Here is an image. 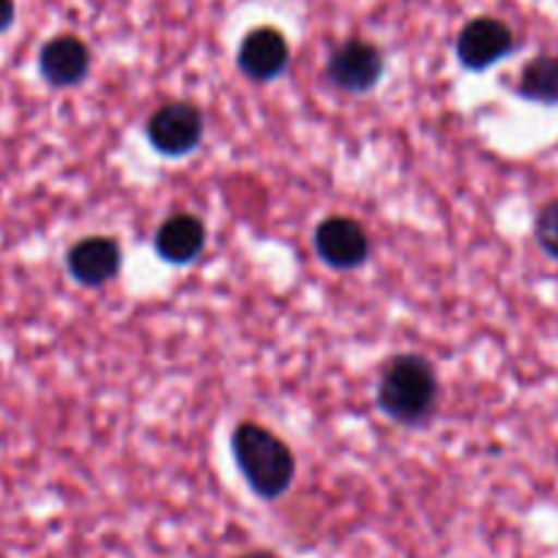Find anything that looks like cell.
<instances>
[{
  "label": "cell",
  "instance_id": "6da1fadb",
  "mask_svg": "<svg viewBox=\"0 0 558 558\" xmlns=\"http://www.w3.org/2000/svg\"><path fill=\"white\" fill-rule=\"evenodd\" d=\"M233 454L252 490L268 501L282 496L296 476V460L288 444L255 422L235 427Z\"/></svg>",
  "mask_w": 558,
  "mask_h": 558
},
{
  "label": "cell",
  "instance_id": "7a4b0ae2",
  "mask_svg": "<svg viewBox=\"0 0 558 558\" xmlns=\"http://www.w3.org/2000/svg\"><path fill=\"white\" fill-rule=\"evenodd\" d=\"M438 397L436 369L422 356H397L386 364L378 384V405L386 416L413 425L433 411Z\"/></svg>",
  "mask_w": 558,
  "mask_h": 558
},
{
  "label": "cell",
  "instance_id": "3957f363",
  "mask_svg": "<svg viewBox=\"0 0 558 558\" xmlns=\"http://www.w3.org/2000/svg\"><path fill=\"white\" fill-rule=\"evenodd\" d=\"M203 112L190 101H168L148 118V140L165 157H186L203 140Z\"/></svg>",
  "mask_w": 558,
  "mask_h": 558
},
{
  "label": "cell",
  "instance_id": "277c9868",
  "mask_svg": "<svg viewBox=\"0 0 558 558\" xmlns=\"http://www.w3.org/2000/svg\"><path fill=\"white\" fill-rule=\"evenodd\" d=\"M326 74L337 88L348 90V94H364V90L375 88L384 74V56L369 41L351 39L331 52Z\"/></svg>",
  "mask_w": 558,
  "mask_h": 558
},
{
  "label": "cell",
  "instance_id": "5b68a950",
  "mask_svg": "<svg viewBox=\"0 0 558 558\" xmlns=\"http://www.w3.org/2000/svg\"><path fill=\"white\" fill-rule=\"evenodd\" d=\"M458 58L465 69H490L501 58H507L514 47V36L509 25L496 17H476L460 31L458 36Z\"/></svg>",
  "mask_w": 558,
  "mask_h": 558
},
{
  "label": "cell",
  "instance_id": "8992f818",
  "mask_svg": "<svg viewBox=\"0 0 558 558\" xmlns=\"http://www.w3.org/2000/svg\"><path fill=\"white\" fill-rule=\"evenodd\" d=\"M315 250L331 268H356L367 260L369 239L356 219L331 217L315 230Z\"/></svg>",
  "mask_w": 558,
  "mask_h": 558
},
{
  "label": "cell",
  "instance_id": "52a82bcc",
  "mask_svg": "<svg viewBox=\"0 0 558 558\" xmlns=\"http://www.w3.org/2000/svg\"><path fill=\"white\" fill-rule=\"evenodd\" d=\"M90 50L77 36H56L39 52V72L52 88H74L88 77Z\"/></svg>",
  "mask_w": 558,
  "mask_h": 558
},
{
  "label": "cell",
  "instance_id": "ba28073f",
  "mask_svg": "<svg viewBox=\"0 0 558 558\" xmlns=\"http://www.w3.org/2000/svg\"><path fill=\"white\" fill-rule=\"evenodd\" d=\"M291 61V47L286 36L274 28H257L244 36L239 47V66L250 80L266 83L279 77Z\"/></svg>",
  "mask_w": 558,
  "mask_h": 558
},
{
  "label": "cell",
  "instance_id": "9c48e42d",
  "mask_svg": "<svg viewBox=\"0 0 558 558\" xmlns=\"http://www.w3.org/2000/svg\"><path fill=\"white\" fill-rule=\"evenodd\" d=\"M66 266L80 286L99 288L110 282L121 268V246L107 235H90L69 250Z\"/></svg>",
  "mask_w": 558,
  "mask_h": 558
},
{
  "label": "cell",
  "instance_id": "30bf717a",
  "mask_svg": "<svg viewBox=\"0 0 558 558\" xmlns=\"http://www.w3.org/2000/svg\"><path fill=\"white\" fill-rule=\"evenodd\" d=\"M206 246V225L195 214H173L157 230V252L173 266L192 263Z\"/></svg>",
  "mask_w": 558,
  "mask_h": 558
},
{
  "label": "cell",
  "instance_id": "8fae6325",
  "mask_svg": "<svg viewBox=\"0 0 558 558\" xmlns=\"http://www.w3.org/2000/svg\"><path fill=\"white\" fill-rule=\"evenodd\" d=\"M518 94L534 105H558V58L539 56L520 72Z\"/></svg>",
  "mask_w": 558,
  "mask_h": 558
},
{
  "label": "cell",
  "instance_id": "7c38bea8",
  "mask_svg": "<svg viewBox=\"0 0 558 558\" xmlns=\"http://www.w3.org/2000/svg\"><path fill=\"white\" fill-rule=\"evenodd\" d=\"M534 235L536 244L558 260V201H550L547 206H542L539 214H536Z\"/></svg>",
  "mask_w": 558,
  "mask_h": 558
},
{
  "label": "cell",
  "instance_id": "4fadbf2b",
  "mask_svg": "<svg viewBox=\"0 0 558 558\" xmlns=\"http://www.w3.org/2000/svg\"><path fill=\"white\" fill-rule=\"evenodd\" d=\"M14 23V0H0V34L12 28Z\"/></svg>",
  "mask_w": 558,
  "mask_h": 558
},
{
  "label": "cell",
  "instance_id": "5bb4252c",
  "mask_svg": "<svg viewBox=\"0 0 558 558\" xmlns=\"http://www.w3.org/2000/svg\"><path fill=\"white\" fill-rule=\"evenodd\" d=\"M239 558H277V556H271V553H266V550H252V553H246V556H239Z\"/></svg>",
  "mask_w": 558,
  "mask_h": 558
}]
</instances>
